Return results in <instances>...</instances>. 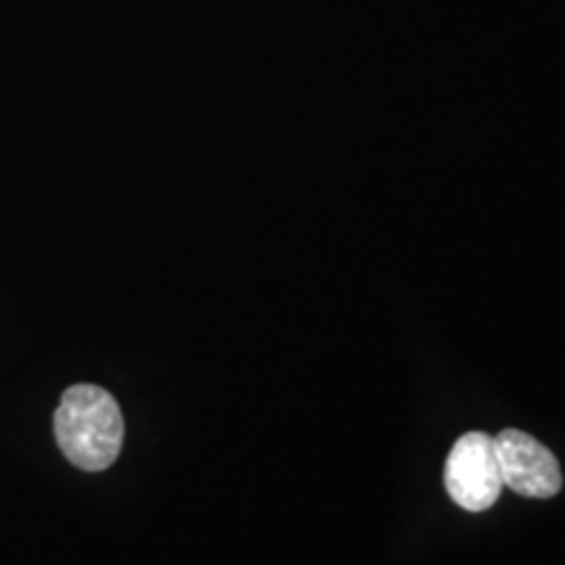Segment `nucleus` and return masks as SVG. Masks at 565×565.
I'll list each match as a JSON object with an SVG mask.
<instances>
[{
	"instance_id": "f257e3e1",
	"label": "nucleus",
	"mask_w": 565,
	"mask_h": 565,
	"mask_svg": "<svg viewBox=\"0 0 565 565\" xmlns=\"http://www.w3.org/2000/svg\"><path fill=\"white\" fill-rule=\"evenodd\" d=\"M55 440L79 469H108L124 445V414L116 398L97 385L68 387L55 408Z\"/></svg>"
},
{
	"instance_id": "f03ea898",
	"label": "nucleus",
	"mask_w": 565,
	"mask_h": 565,
	"mask_svg": "<svg viewBox=\"0 0 565 565\" xmlns=\"http://www.w3.org/2000/svg\"><path fill=\"white\" fill-rule=\"evenodd\" d=\"M503 487L494 437L484 433H466L458 437L445 461V490L454 498V503L471 513L487 511L498 503Z\"/></svg>"
},
{
	"instance_id": "7ed1b4c3",
	"label": "nucleus",
	"mask_w": 565,
	"mask_h": 565,
	"mask_svg": "<svg viewBox=\"0 0 565 565\" xmlns=\"http://www.w3.org/2000/svg\"><path fill=\"white\" fill-rule=\"evenodd\" d=\"M503 484L524 498H555L563 487L557 458L540 440L521 429H503L494 437Z\"/></svg>"
}]
</instances>
